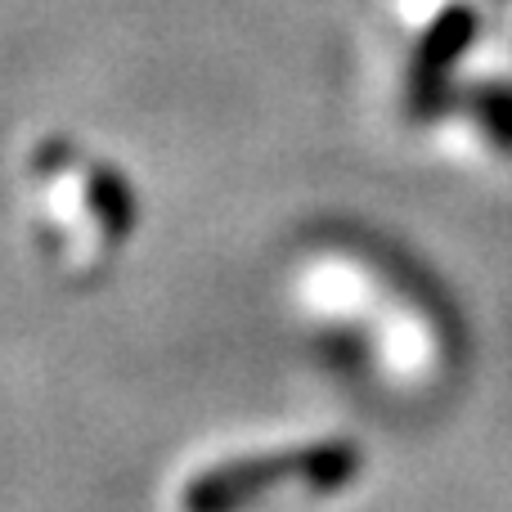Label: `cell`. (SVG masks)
<instances>
[{"label":"cell","instance_id":"6da1fadb","mask_svg":"<svg viewBox=\"0 0 512 512\" xmlns=\"http://www.w3.org/2000/svg\"><path fill=\"white\" fill-rule=\"evenodd\" d=\"M355 472H360V450L351 441H315L279 454H252L189 481L180 495V512H243L279 486L337 490Z\"/></svg>","mask_w":512,"mask_h":512}]
</instances>
